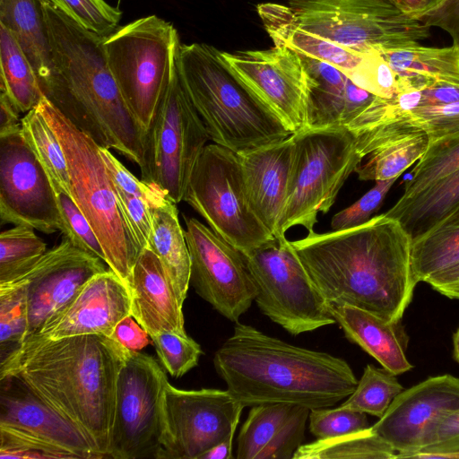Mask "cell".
<instances>
[{
    "label": "cell",
    "mask_w": 459,
    "mask_h": 459,
    "mask_svg": "<svg viewBox=\"0 0 459 459\" xmlns=\"http://www.w3.org/2000/svg\"><path fill=\"white\" fill-rule=\"evenodd\" d=\"M309 430L317 438H330L360 431L369 428L365 412L338 407L311 409Z\"/></svg>",
    "instance_id": "46"
},
{
    "label": "cell",
    "mask_w": 459,
    "mask_h": 459,
    "mask_svg": "<svg viewBox=\"0 0 459 459\" xmlns=\"http://www.w3.org/2000/svg\"><path fill=\"white\" fill-rule=\"evenodd\" d=\"M0 23L17 40L32 65L39 82L49 74L51 49L43 0H0Z\"/></svg>",
    "instance_id": "31"
},
{
    "label": "cell",
    "mask_w": 459,
    "mask_h": 459,
    "mask_svg": "<svg viewBox=\"0 0 459 459\" xmlns=\"http://www.w3.org/2000/svg\"><path fill=\"white\" fill-rule=\"evenodd\" d=\"M126 351L101 334L51 339L34 333L1 357L0 378L20 379L108 458L117 379Z\"/></svg>",
    "instance_id": "2"
},
{
    "label": "cell",
    "mask_w": 459,
    "mask_h": 459,
    "mask_svg": "<svg viewBox=\"0 0 459 459\" xmlns=\"http://www.w3.org/2000/svg\"><path fill=\"white\" fill-rule=\"evenodd\" d=\"M168 383L154 358L127 349L117 379L108 458L160 459L161 403Z\"/></svg>",
    "instance_id": "13"
},
{
    "label": "cell",
    "mask_w": 459,
    "mask_h": 459,
    "mask_svg": "<svg viewBox=\"0 0 459 459\" xmlns=\"http://www.w3.org/2000/svg\"><path fill=\"white\" fill-rule=\"evenodd\" d=\"M459 169V134L431 142L411 172L402 196H411Z\"/></svg>",
    "instance_id": "39"
},
{
    "label": "cell",
    "mask_w": 459,
    "mask_h": 459,
    "mask_svg": "<svg viewBox=\"0 0 459 459\" xmlns=\"http://www.w3.org/2000/svg\"><path fill=\"white\" fill-rule=\"evenodd\" d=\"M19 114L6 95L0 91V134L21 126Z\"/></svg>",
    "instance_id": "56"
},
{
    "label": "cell",
    "mask_w": 459,
    "mask_h": 459,
    "mask_svg": "<svg viewBox=\"0 0 459 459\" xmlns=\"http://www.w3.org/2000/svg\"><path fill=\"white\" fill-rule=\"evenodd\" d=\"M459 100V86L437 85L422 90L421 106H438Z\"/></svg>",
    "instance_id": "55"
},
{
    "label": "cell",
    "mask_w": 459,
    "mask_h": 459,
    "mask_svg": "<svg viewBox=\"0 0 459 459\" xmlns=\"http://www.w3.org/2000/svg\"><path fill=\"white\" fill-rule=\"evenodd\" d=\"M176 204L169 201L152 210V228L148 248L160 259L183 304L190 284L191 259Z\"/></svg>",
    "instance_id": "30"
},
{
    "label": "cell",
    "mask_w": 459,
    "mask_h": 459,
    "mask_svg": "<svg viewBox=\"0 0 459 459\" xmlns=\"http://www.w3.org/2000/svg\"><path fill=\"white\" fill-rule=\"evenodd\" d=\"M238 154L251 208L269 232L277 237L291 177L293 134Z\"/></svg>",
    "instance_id": "22"
},
{
    "label": "cell",
    "mask_w": 459,
    "mask_h": 459,
    "mask_svg": "<svg viewBox=\"0 0 459 459\" xmlns=\"http://www.w3.org/2000/svg\"><path fill=\"white\" fill-rule=\"evenodd\" d=\"M0 425L60 446L78 459H101L80 429L15 377L0 378Z\"/></svg>",
    "instance_id": "21"
},
{
    "label": "cell",
    "mask_w": 459,
    "mask_h": 459,
    "mask_svg": "<svg viewBox=\"0 0 459 459\" xmlns=\"http://www.w3.org/2000/svg\"><path fill=\"white\" fill-rule=\"evenodd\" d=\"M405 15L418 20L426 13V0H388Z\"/></svg>",
    "instance_id": "57"
},
{
    "label": "cell",
    "mask_w": 459,
    "mask_h": 459,
    "mask_svg": "<svg viewBox=\"0 0 459 459\" xmlns=\"http://www.w3.org/2000/svg\"><path fill=\"white\" fill-rule=\"evenodd\" d=\"M149 333L132 316L124 318L116 327L111 338L125 348L139 351L149 344Z\"/></svg>",
    "instance_id": "53"
},
{
    "label": "cell",
    "mask_w": 459,
    "mask_h": 459,
    "mask_svg": "<svg viewBox=\"0 0 459 459\" xmlns=\"http://www.w3.org/2000/svg\"><path fill=\"white\" fill-rule=\"evenodd\" d=\"M264 315L298 335L335 324L330 304L317 290L285 236L243 253Z\"/></svg>",
    "instance_id": "10"
},
{
    "label": "cell",
    "mask_w": 459,
    "mask_h": 459,
    "mask_svg": "<svg viewBox=\"0 0 459 459\" xmlns=\"http://www.w3.org/2000/svg\"><path fill=\"white\" fill-rule=\"evenodd\" d=\"M29 328L25 286L18 281L0 284L1 357L20 344Z\"/></svg>",
    "instance_id": "40"
},
{
    "label": "cell",
    "mask_w": 459,
    "mask_h": 459,
    "mask_svg": "<svg viewBox=\"0 0 459 459\" xmlns=\"http://www.w3.org/2000/svg\"><path fill=\"white\" fill-rule=\"evenodd\" d=\"M221 56L293 134L307 129L309 76L297 52L274 45L265 50L221 51Z\"/></svg>",
    "instance_id": "17"
},
{
    "label": "cell",
    "mask_w": 459,
    "mask_h": 459,
    "mask_svg": "<svg viewBox=\"0 0 459 459\" xmlns=\"http://www.w3.org/2000/svg\"><path fill=\"white\" fill-rule=\"evenodd\" d=\"M458 409L459 377H430L397 394L371 428L394 449L396 458H412L435 423Z\"/></svg>",
    "instance_id": "19"
},
{
    "label": "cell",
    "mask_w": 459,
    "mask_h": 459,
    "mask_svg": "<svg viewBox=\"0 0 459 459\" xmlns=\"http://www.w3.org/2000/svg\"><path fill=\"white\" fill-rule=\"evenodd\" d=\"M118 206L127 230L139 250L148 247L152 228V209L142 198L116 188Z\"/></svg>",
    "instance_id": "51"
},
{
    "label": "cell",
    "mask_w": 459,
    "mask_h": 459,
    "mask_svg": "<svg viewBox=\"0 0 459 459\" xmlns=\"http://www.w3.org/2000/svg\"><path fill=\"white\" fill-rule=\"evenodd\" d=\"M411 238L385 213L348 230L308 233L291 241L330 305H349L389 322L401 321L418 282Z\"/></svg>",
    "instance_id": "1"
},
{
    "label": "cell",
    "mask_w": 459,
    "mask_h": 459,
    "mask_svg": "<svg viewBox=\"0 0 459 459\" xmlns=\"http://www.w3.org/2000/svg\"><path fill=\"white\" fill-rule=\"evenodd\" d=\"M310 409L294 403L251 407L237 438L238 459H290L302 445Z\"/></svg>",
    "instance_id": "23"
},
{
    "label": "cell",
    "mask_w": 459,
    "mask_h": 459,
    "mask_svg": "<svg viewBox=\"0 0 459 459\" xmlns=\"http://www.w3.org/2000/svg\"><path fill=\"white\" fill-rule=\"evenodd\" d=\"M0 91L16 109L27 113L45 96L36 72L11 31L0 23Z\"/></svg>",
    "instance_id": "33"
},
{
    "label": "cell",
    "mask_w": 459,
    "mask_h": 459,
    "mask_svg": "<svg viewBox=\"0 0 459 459\" xmlns=\"http://www.w3.org/2000/svg\"><path fill=\"white\" fill-rule=\"evenodd\" d=\"M346 75L356 85L377 97L393 99L400 93L397 74L378 51L367 53L362 63Z\"/></svg>",
    "instance_id": "45"
},
{
    "label": "cell",
    "mask_w": 459,
    "mask_h": 459,
    "mask_svg": "<svg viewBox=\"0 0 459 459\" xmlns=\"http://www.w3.org/2000/svg\"><path fill=\"white\" fill-rule=\"evenodd\" d=\"M345 337L359 345L394 375L412 368L406 357L409 336L401 321L389 322L367 310L349 305H330Z\"/></svg>",
    "instance_id": "26"
},
{
    "label": "cell",
    "mask_w": 459,
    "mask_h": 459,
    "mask_svg": "<svg viewBox=\"0 0 459 459\" xmlns=\"http://www.w3.org/2000/svg\"><path fill=\"white\" fill-rule=\"evenodd\" d=\"M131 316V294L110 269L91 277L37 333L51 339L101 334L111 338Z\"/></svg>",
    "instance_id": "20"
},
{
    "label": "cell",
    "mask_w": 459,
    "mask_h": 459,
    "mask_svg": "<svg viewBox=\"0 0 459 459\" xmlns=\"http://www.w3.org/2000/svg\"><path fill=\"white\" fill-rule=\"evenodd\" d=\"M398 178L376 181V185L349 207L333 215V230H348L359 226L371 219L382 205L387 193Z\"/></svg>",
    "instance_id": "49"
},
{
    "label": "cell",
    "mask_w": 459,
    "mask_h": 459,
    "mask_svg": "<svg viewBox=\"0 0 459 459\" xmlns=\"http://www.w3.org/2000/svg\"><path fill=\"white\" fill-rule=\"evenodd\" d=\"M299 56L309 76L307 129L346 127L377 97L356 85L339 68Z\"/></svg>",
    "instance_id": "24"
},
{
    "label": "cell",
    "mask_w": 459,
    "mask_h": 459,
    "mask_svg": "<svg viewBox=\"0 0 459 459\" xmlns=\"http://www.w3.org/2000/svg\"><path fill=\"white\" fill-rule=\"evenodd\" d=\"M413 126L424 131L429 143L459 134V100L438 106H420L410 114Z\"/></svg>",
    "instance_id": "48"
},
{
    "label": "cell",
    "mask_w": 459,
    "mask_h": 459,
    "mask_svg": "<svg viewBox=\"0 0 459 459\" xmlns=\"http://www.w3.org/2000/svg\"><path fill=\"white\" fill-rule=\"evenodd\" d=\"M22 133L30 148L48 175L54 190L71 195L66 158L61 143L39 106L21 119Z\"/></svg>",
    "instance_id": "36"
},
{
    "label": "cell",
    "mask_w": 459,
    "mask_h": 459,
    "mask_svg": "<svg viewBox=\"0 0 459 459\" xmlns=\"http://www.w3.org/2000/svg\"><path fill=\"white\" fill-rule=\"evenodd\" d=\"M411 259L418 283L459 264V207L412 238Z\"/></svg>",
    "instance_id": "32"
},
{
    "label": "cell",
    "mask_w": 459,
    "mask_h": 459,
    "mask_svg": "<svg viewBox=\"0 0 459 459\" xmlns=\"http://www.w3.org/2000/svg\"><path fill=\"white\" fill-rule=\"evenodd\" d=\"M179 36L157 15L137 19L104 37L108 66L129 111L148 134L176 67Z\"/></svg>",
    "instance_id": "7"
},
{
    "label": "cell",
    "mask_w": 459,
    "mask_h": 459,
    "mask_svg": "<svg viewBox=\"0 0 459 459\" xmlns=\"http://www.w3.org/2000/svg\"><path fill=\"white\" fill-rule=\"evenodd\" d=\"M0 459H78L60 446L17 429L0 425Z\"/></svg>",
    "instance_id": "43"
},
{
    "label": "cell",
    "mask_w": 459,
    "mask_h": 459,
    "mask_svg": "<svg viewBox=\"0 0 459 459\" xmlns=\"http://www.w3.org/2000/svg\"><path fill=\"white\" fill-rule=\"evenodd\" d=\"M83 29L107 37L118 28L122 12L105 0H48Z\"/></svg>",
    "instance_id": "41"
},
{
    "label": "cell",
    "mask_w": 459,
    "mask_h": 459,
    "mask_svg": "<svg viewBox=\"0 0 459 459\" xmlns=\"http://www.w3.org/2000/svg\"><path fill=\"white\" fill-rule=\"evenodd\" d=\"M62 221L61 231L69 241L106 263L100 242L90 222L72 195L63 189L55 190Z\"/></svg>",
    "instance_id": "44"
},
{
    "label": "cell",
    "mask_w": 459,
    "mask_h": 459,
    "mask_svg": "<svg viewBox=\"0 0 459 459\" xmlns=\"http://www.w3.org/2000/svg\"><path fill=\"white\" fill-rule=\"evenodd\" d=\"M429 135L422 130L403 134L378 146L355 169L363 181L387 180L399 176L426 152Z\"/></svg>",
    "instance_id": "34"
},
{
    "label": "cell",
    "mask_w": 459,
    "mask_h": 459,
    "mask_svg": "<svg viewBox=\"0 0 459 459\" xmlns=\"http://www.w3.org/2000/svg\"><path fill=\"white\" fill-rule=\"evenodd\" d=\"M177 68L182 86L214 143L237 153L293 134L283 120L204 43L179 44Z\"/></svg>",
    "instance_id": "5"
},
{
    "label": "cell",
    "mask_w": 459,
    "mask_h": 459,
    "mask_svg": "<svg viewBox=\"0 0 459 459\" xmlns=\"http://www.w3.org/2000/svg\"><path fill=\"white\" fill-rule=\"evenodd\" d=\"M131 316L149 333L186 334L180 302L160 259L148 247L139 254L130 285Z\"/></svg>",
    "instance_id": "25"
},
{
    "label": "cell",
    "mask_w": 459,
    "mask_h": 459,
    "mask_svg": "<svg viewBox=\"0 0 459 459\" xmlns=\"http://www.w3.org/2000/svg\"><path fill=\"white\" fill-rule=\"evenodd\" d=\"M0 219L2 224L30 226L46 234L62 227L50 178L21 126L0 134Z\"/></svg>",
    "instance_id": "16"
},
{
    "label": "cell",
    "mask_w": 459,
    "mask_h": 459,
    "mask_svg": "<svg viewBox=\"0 0 459 459\" xmlns=\"http://www.w3.org/2000/svg\"><path fill=\"white\" fill-rule=\"evenodd\" d=\"M427 27H437L446 31L453 45L459 48V0H444L437 8L418 19Z\"/></svg>",
    "instance_id": "52"
},
{
    "label": "cell",
    "mask_w": 459,
    "mask_h": 459,
    "mask_svg": "<svg viewBox=\"0 0 459 459\" xmlns=\"http://www.w3.org/2000/svg\"><path fill=\"white\" fill-rule=\"evenodd\" d=\"M459 207V169L408 197L401 196L385 215L397 220L412 238Z\"/></svg>",
    "instance_id": "29"
},
{
    "label": "cell",
    "mask_w": 459,
    "mask_h": 459,
    "mask_svg": "<svg viewBox=\"0 0 459 459\" xmlns=\"http://www.w3.org/2000/svg\"><path fill=\"white\" fill-rule=\"evenodd\" d=\"M233 438L229 437L207 451L201 459H230L232 458Z\"/></svg>",
    "instance_id": "58"
},
{
    "label": "cell",
    "mask_w": 459,
    "mask_h": 459,
    "mask_svg": "<svg viewBox=\"0 0 459 459\" xmlns=\"http://www.w3.org/2000/svg\"><path fill=\"white\" fill-rule=\"evenodd\" d=\"M459 453V409L441 417L429 431L421 450L412 458L449 459Z\"/></svg>",
    "instance_id": "50"
},
{
    "label": "cell",
    "mask_w": 459,
    "mask_h": 459,
    "mask_svg": "<svg viewBox=\"0 0 459 459\" xmlns=\"http://www.w3.org/2000/svg\"><path fill=\"white\" fill-rule=\"evenodd\" d=\"M403 390L396 375L368 364L355 390L341 406L381 418Z\"/></svg>",
    "instance_id": "37"
},
{
    "label": "cell",
    "mask_w": 459,
    "mask_h": 459,
    "mask_svg": "<svg viewBox=\"0 0 459 459\" xmlns=\"http://www.w3.org/2000/svg\"><path fill=\"white\" fill-rule=\"evenodd\" d=\"M38 106L64 150L71 195L96 233L105 254L106 264L130 290L133 268L141 251L124 221L100 145L77 128L45 96Z\"/></svg>",
    "instance_id": "6"
},
{
    "label": "cell",
    "mask_w": 459,
    "mask_h": 459,
    "mask_svg": "<svg viewBox=\"0 0 459 459\" xmlns=\"http://www.w3.org/2000/svg\"><path fill=\"white\" fill-rule=\"evenodd\" d=\"M307 31L359 53L385 51L429 38V28L388 0H288Z\"/></svg>",
    "instance_id": "9"
},
{
    "label": "cell",
    "mask_w": 459,
    "mask_h": 459,
    "mask_svg": "<svg viewBox=\"0 0 459 459\" xmlns=\"http://www.w3.org/2000/svg\"><path fill=\"white\" fill-rule=\"evenodd\" d=\"M293 459H394L396 452L371 428L301 445Z\"/></svg>",
    "instance_id": "35"
},
{
    "label": "cell",
    "mask_w": 459,
    "mask_h": 459,
    "mask_svg": "<svg viewBox=\"0 0 459 459\" xmlns=\"http://www.w3.org/2000/svg\"><path fill=\"white\" fill-rule=\"evenodd\" d=\"M398 76L400 92L437 85L459 86V48L410 46L380 52Z\"/></svg>",
    "instance_id": "28"
},
{
    "label": "cell",
    "mask_w": 459,
    "mask_h": 459,
    "mask_svg": "<svg viewBox=\"0 0 459 459\" xmlns=\"http://www.w3.org/2000/svg\"><path fill=\"white\" fill-rule=\"evenodd\" d=\"M433 290L453 299H459V264L429 277Z\"/></svg>",
    "instance_id": "54"
},
{
    "label": "cell",
    "mask_w": 459,
    "mask_h": 459,
    "mask_svg": "<svg viewBox=\"0 0 459 459\" xmlns=\"http://www.w3.org/2000/svg\"><path fill=\"white\" fill-rule=\"evenodd\" d=\"M257 12L275 46H285L299 54L328 63L346 74L354 71L367 55L341 47L302 29L289 6L265 3L257 6Z\"/></svg>",
    "instance_id": "27"
},
{
    "label": "cell",
    "mask_w": 459,
    "mask_h": 459,
    "mask_svg": "<svg viewBox=\"0 0 459 459\" xmlns=\"http://www.w3.org/2000/svg\"><path fill=\"white\" fill-rule=\"evenodd\" d=\"M51 49L45 97L100 146L144 164L147 134L126 107L108 66L104 37L91 32L43 0Z\"/></svg>",
    "instance_id": "3"
},
{
    "label": "cell",
    "mask_w": 459,
    "mask_h": 459,
    "mask_svg": "<svg viewBox=\"0 0 459 459\" xmlns=\"http://www.w3.org/2000/svg\"><path fill=\"white\" fill-rule=\"evenodd\" d=\"M245 407L226 390H181L167 384L160 459H201L235 435Z\"/></svg>",
    "instance_id": "14"
},
{
    "label": "cell",
    "mask_w": 459,
    "mask_h": 459,
    "mask_svg": "<svg viewBox=\"0 0 459 459\" xmlns=\"http://www.w3.org/2000/svg\"><path fill=\"white\" fill-rule=\"evenodd\" d=\"M444 0H426V13L439 6Z\"/></svg>",
    "instance_id": "60"
},
{
    "label": "cell",
    "mask_w": 459,
    "mask_h": 459,
    "mask_svg": "<svg viewBox=\"0 0 459 459\" xmlns=\"http://www.w3.org/2000/svg\"><path fill=\"white\" fill-rule=\"evenodd\" d=\"M184 201L216 235L242 253L274 238L251 208L238 154L226 147L214 143L205 146Z\"/></svg>",
    "instance_id": "11"
},
{
    "label": "cell",
    "mask_w": 459,
    "mask_h": 459,
    "mask_svg": "<svg viewBox=\"0 0 459 459\" xmlns=\"http://www.w3.org/2000/svg\"><path fill=\"white\" fill-rule=\"evenodd\" d=\"M293 139L291 177L277 237L298 225L313 232L318 213L328 212L364 159L345 126L305 129L293 134Z\"/></svg>",
    "instance_id": "8"
},
{
    "label": "cell",
    "mask_w": 459,
    "mask_h": 459,
    "mask_svg": "<svg viewBox=\"0 0 459 459\" xmlns=\"http://www.w3.org/2000/svg\"><path fill=\"white\" fill-rule=\"evenodd\" d=\"M151 339L163 368L174 377H181L197 366L203 354L200 345L187 333L161 331Z\"/></svg>",
    "instance_id": "42"
},
{
    "label": "cell",
    "mask_w": 459,
    "mask_h": 459,
    "mask_svg": "<svg viewBox=\"0 0 459 459\" xmlns=\"http://www.w3.org/2000/svg\"><path fill=\"white\" fill-rule=\"evenodd\" d=\"M453 344H454L453 355H454V358L456 360V362L459 363V327L457 328L456 332L454 333Z\"/></svg>",
    "instance_id": "59"
},
{
    "label": "cell",
    "mask_w": 459,
    "mask_h": 459,
    "mask_svg": "<svg viewBox=\"0 0 459 459\" xmlns=\"http://www.w3.org/2000/svg\"><path fill=\"white\" fill-rule=\"evenodd\" d=\"M46 251V243L32 227L14 225L3 231L0 235V283L22 274Z\"/></svg>",
    "instance_id": "38"
},
{
    "label": "cell",
    "mask_w": 459,
    "mask_h": 459,
    "mask_svg": "<svg viewBox=\"0 0 459 459\" xmlns=\"http://www.w3.org/2000/svg\"><path fill=\"white\" fill-rule=\"evenodd\" d=\"M217 374L244 407L286 403L332 407L355 390L350 365L329 353L290 344L239 322L213 356Z\"/></svg>",
    "instance_id": "4"
},
{
    "label": "cell",
    "mask_w": 459,
    "mask_h": 459,
    "mask_svg": "<svg viewBox=\"0 0 459 459\" xmlns=\"http://www.w3.org/2000/svg\"><path fill=\"white\" fill-rule=\"evenodd\" d=\"M190 283L221 316L238 323L256 295L243 253L195 218H186Z\"/></svg>",
    "instance_id": "15"
},
{
    "label": "cell",
    "mask_w": 459,
    "mask_h": 459,
    "mask_svg": "<svg viewBox=\"0 0 459 459\" xmlns=\"http://www.w3.org/2000/svg\"><path fill=\"white\" fill-rule=\"evenodd\" d=\"M210 140L179 79L177 64L147 134L141 179L175 204L185 199L195 166Z\"/></svg>",
    "instance_id": "12"
},
{
    "label": "cell",
    "mask_w": 459,
    "mask_h": 459,
    "mask_svg": "<svg viewBox=\"0 0 459 459\" xmlns=\"http://www.w3.org/2000/svg\"><path fill=\"white\" fill-rule=\"evenodd\" d=\"M105 264L64 236L58 245L10 281L25 286L29 317L26 338L39 333L91 277L109 269Z\"/></svg>",
    "instance_id": "18"
},
{
    "label": "cell",
    "mask_w": 459,
    "mask_h": 459,
    "mask_svg": "<svg viewBox=\"0 0 459 459\" xmlns=\"http://www.w3.org/2000/svg\"><path fill=\"white\" fill-rule=\"evenodd\" d=\"M100 152L116 188L142 198L152 210L171 201L158 186L137 178L110 149L100 146Z\"/></svg>",
    "instance_id": "47"
}]
</instances>
